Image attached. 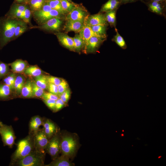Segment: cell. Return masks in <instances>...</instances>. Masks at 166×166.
<instances>
[{"label":"cell","mask_w":166,"mask_h":166,"mask_svg":"<svg viewBox=\"0 0 166 166\" xmlns=\"http://www.w3.org/2000/svg\"><path fill=\"white\" fill-rule=\"evenodd\" d=\"M19 20L5 16L0 18V49L13 40Z\"/></svg>","instance_id":"obj_1"},{"label":"cell","mask_w":166,"mask_h":166,"mask_svg":"<svg viewBox=\"0 0 166 166\" xmlns=\"http://www.w3.org/2000/svg\"><path fill=\"white\" fill-rule=\"evenodd\" d=\"M34 149L33 134L29 133L26 137L18 143L17 148L11 156L10 165H14Z\"/></svg>","instance_id":"obj_2"},{"label":"cell","mask_w":166,"mask_h":166,"mask_svg":"<svg viewBox=\"0 0 166 166\" xmlns=\"http://www.w3.org/2000/svg\"><path fill=\"white\" fill-rule=\"evenodd\" d=\"M45 156V152L35 149L29 155L16 162L14 165L18 166H43Z\"/></svg>","instance_id":"obj_3"},{"label":"cell","mask_w":166,"mask_h":166,"mask_svg":"<svg viewBox=\"0 0 166 166\" xmlns=\"http://www.w3.org/2000/svg\"><path fill=\"white\" fill-rule=\"evenodd\" d=\"M77 146V140L72 136L68 135L61 136L60 148L62 155L70 158L75 153Z\"/></svg>","instance_id":"obj_4"},{"label":"cell","mask_w":166,"mask_h":166,"mask_svg":"<svg viewBox=\"0 0 166 166\" xmlns=\"http://www.w3.org/2000/svg\"><path fill=\"white\" fill-rule=\"evenodd\" d=\"M61 135L58 131L49 140L45 149L53 160L58 157L61 152Z\"/></svg>","instance_id":"obj_5"},{"label":"cell","mask_w":166,"mask_h":166,"mask_svg":"<svg viewBox=\"0 0 166 166\" xmlns=\"http://www.w3.org/2000/svg\"><path fill=\"white\" fill-rule=\"evenodd\" d=\"M0 134L4 146L12 148L16 138L12 126L3 124L0 129Z\"/></svg>","instance_id":"obj_6"},{"label":"cell","mask_w":166,"mask_h":166,"mask_svg":"<svg viewBox=\"0 0 166 166\" xmlns=\"http://www.w3.org/2000/svg\"><path fill=\"white\" fill-rule=\"evenodd\" d=\"M32 14L36 21L40 25L53 18H60L61 15L57 11L53 9L49 11H44L40 10L32 12Z\"/></svg>","instance_id":"obj_7"},{"label":"cell","mask_w":166,"mask_h":166,"mask_svg":"<svg viewBox=\"0 0 166 166\" xmlns=\"http://www.w3.org/2000/svg\"><path fill=\"white\" fill-rule=\"evenodd\" d=\"M33 134L35 149L41 152H45V150L49 139L45 135L43 129L40 128Z\"/></svg>","instance_id":"obj_8"},{"label":"cell","mask_w":166,"mask_h":166,"mask_svg":"<svg viewBox=\"0 0 166 166\" xmlns=\"http://www.w3.org/2000/svg\"><path fill=\"white\" fill-rule=\"evenodd\" d=\"M26 4H18L16 2L13 3L5 16L23 20Z\"/></svg>","instance_id":"obj_9"},{"label":"cell","mask_w":166,"mask_h":166,"mask_svg":"<svg viewBox=\"0 0 166 166\" xmlns=\"http://www.w3.org/2000/svg\"><path fill=\"white\" fill-rule=\"evenodd\" d=\"M62 23L60 18L55 17L48 20L39 26L34 28L48 31H57L60 29Z\"/></svg>","instance_id":"obj_10"},{"label":"cell","mask_w":166,"mask_h":166,"mask_svg":"<svg viewBox=\"0 0 166 166\" xmlns=\"http://www.w3.org/2000/svg\"><path fill=\"white\" fill-rule=\"evenodd\" d=\"M88 14L85 9L78 6L68 13L66 18L67 20L84 21Z\"/></svg>","instance_id":"obj_11"},{"label":"cell","mask_w":166,"mask_h":166,"mask_svg":"<svg viewBox=\"0 0 166 166\" xmlns=\"http://www.w3.org/2000/svg\"><path fill=\"white\" fill-rule=\"evenodd\" d=\"M104 38L93 36L91 37L85 45L84 51L86 53L95 52L102 42Z\"/></svg>","instance_id":"obj_12"},{"label":"cell","mask_w":166,"mask_h":166,"mask_svg":"<svg viewBox=\"0 0 166 166\" xmlns=\"http://www.w3.org/2000/svg\"><path fill=\"white\" fill-rule=\"evenodd\" d=\"M85 25L89 26L106 25V21L105 16L101 14H97L88 16L84 21Z\"/></svg>","instance_id":"obj_13"},{"label":"cell","mask_w":166,"mask_h":166,"mask_svg":"<svg viewBox=\"0 0 166 166\" xmlns=\"http://www.w3.org/2000/svg\"><path fill=\"white\" fill-rule=\"evenodd\" d=\"M42 125L44 132L49 140L57 132L55 124L49 119H43Z\"/></svg>","instance_id":"obj_14"},{"label":"cell","mask_w":166,"mask_h":166,"mask_svg":"<svg viewBox=\"0 0 166 166\" xmlns=\"http://www.w3.org/2000/svg\"><path fill=\"white\" fill-rule=\"evenodd\" d=\"M55 34L62 45L70 50L74 51V42L73 38L62 33H58Z\"/></svg>","instance_id":"obj_15"},{"label":"cell","mask_w":166,"mask_h":166,"mask_svg":"<svg viewBox=\"0 0 166 166\" xmlns=\"http://www.w3.org/2000/svg\"><path fill=\"white\" fill-rule=\"evenodd\" d=\"M85 26L84 21L67 20L64 28L67 31L79 32Z\"/></svg>","instance_id":"obj_16"},{"label":"cell","mask_w":166,"mask_h":166,"mask_svg":"<svg viewBox=\"0 0 166 166\" xmlns=\"http://www.w3.org/2000/svg\"><path fill=\"white\" fill-rule=\"evenodd\" d=\"M69 158L68 156L62 155L53 160L49 164L45 166H72L74 164L69 160Z\"/></svg>","instance_id":"obj_17"},{"label":"cell","mask_w":166,"mask_h":166,"mask_svg":"<svg viewBox=\"0 0 166 166\" xmlns=\"http://www.w3.org/2000/svg\"><path fill=\"white\" fill-rule=\"evenodd\" d=\"M43 121V118L38 115L33 117L29 122V133H34L38 131L42 125Z\"/></svg>","instance_id":"obj_18"},{"label":"cell","mask_w":166,"mask_h":166,"mask_svg":"<svg viewBox=\"0 0 166 166\" xmlns=\"http://www.w3.org/2000/svg\"><path fill=\"white\" fill-rule=\"evenodd\" d=\"M79 32V34L84 42L85 45L89 40L92 37L97 36L103 38L94 32L90 26L86 25H85Z\"/></svg>","instance_id":"obj_19"},{"label":"cell","mask_w":166,"mask_h":166,"mask_svg":"<svg viewBox=\"0 0 166 166\" xmlns=\"http://www.w3.org/2000/svg\"><path fill=\"white\" fill-rule=\"evenodd\" d=\"M12 69L14 73H21L24 71L27 67V63L25 61L18 59L10 63Z\"/></svg>","instance_id":"obj_20"},{"label":"cell","mask_w":166,"mask_h":166,"mask_svg":"<svg viewBox=\"0 0 166 166\" xmlns=\"http://www.w3.org/2000/svg\"><path fill=\"white\" fill-rule=\"evenodd\" d=\"M12 90L8 85L0 83V100H6L9 99L11 95Z\"/></svg>","instance_id":"obj_21"},{"label":"cell","mask_w":166,"mask_h":166,"mask_svg":"<svg viewBox=\"0 0 166 166\" xmlns=\"http://www.w3.org/2000/svg\"><path fill=\"white\" fill-rule=\"evenodd\" d=\"M21 94V96L24 98L33 97L32 81L29 80L25 82Z\"/></svg>","instance_id":"obj_22"},{"label":"cell","mask_w":166,"mask_h":166,"mask_svg":"<svg viewBox=\"0 0 166 166\" xmlns=\"http://www.w3.org/2000/svg\"><path fill=\"white\" fill-rule=\"evenodd\" d=\"M27 24L22 20H19L16 28L13 40L21 36L28 29Z\"/></svg>","instance_id":"obj_23"},{"label":"cell","mask_w":166,"mask_h":166,"mask_svg":"<svg viewBox=\"0 0 166 166\" xmlns=\"http://www.w3.org/2000/svg\"><path fill=\"white\" fill-rule=\"evenodd\" d=\"M120 3V0H109L103 5L101 11L107 12L114 10L118 7Z\"/></svg>","instance_id":"obj_24"},{"label":"cell","mask_w":166,"mask_h":166,"mask_svg":"<svg viewBox=\"0 0 166 166\" xmlns=\"http://www.w3.org/2000/svg\"><path fill=\"white\" fill-rule=\"evenodd\" d=\"M24 72L28 76L35 77L42 73V70L36 65L26 67Z\"/></svg>","instance_id":"obj_25"},{"label":"cell","mask_w":166,"mask_h":166,"mask_svg":"<svg viewBox=\"0 0 166 166\" xmlns=\"http://www.w3.org/2000/svg\"><path fill=\"white\" fill-rule=\"evenodd\" d=\"M46 0H30L28 3L32 12L37 11L41 9Z\"/></svg>","instance_id":"obj_26"},{"label":"cell","mask_w":166,"mask_h":166,"mask_svg":"<svg viewBox=\"0 0 166 166\" xmlns=\"http://www.w3.org/2000/svg\"><path fill=\"white\" fill-rule=\"evenodd\" d=\"M46 2L52 9L57 11L61 15L66 14L63 10L60 1L58 0H46Z\"/></svg>","instance_id":"obj_27"},{"label":"cell","mask_w":166,"mask_h":166,"mask_svg":"<svg viewBox=\"0 0 166 166\" xmlns=\"http://www.w3.org/2000/svg\"><path fill=\"white\" fill-rule=\"evenodd\" d=\"M34 81L37 85L43 89L45 90L47 88L48 83L47 76L42 74L36 77Z\"/></svg>","instance_id":"obj_28"},{"label":"cell","mask_w":166,"mask_h":166,"mask_svg":"<svg viewBox=\"0 0 166 166\" xmlns=\"http://www.w3.org/2000/svg\"><path fill=\"white\" fill-rule=\"evenodd\" d=\"M74 42V51L79 52L85 45L84 42L79 34L73 38Z\"/></svg>","instance_id":"obj_29"},{"label":"cell","mask_w":166,"mask_h":166,"mask_svg":"<svg viewBox=\"0 0 166 166\" xmlns=\"http://www.w3.org/2000/svg\"><path fill=\"white\" fill-rule=\"evenodd\" d=\"M16 77L14 73L8 74L3 78L1 82L8 85L12 90L14 89Z\"/></svg>","instance_id":"obj_30"},{"label":"cell","mask_w":166,"mask_h":166,"mask_svg":"<svg viewBox=\"0 0 166 166\" xmlns=\"http://www.w3.org/2000/svg\"><path fill=\"white\" fill-rule=\"evenodd\" d=\"M25 83L24 79L22 76L18 75L16 77L14 89L17 93H21Z\"/></svg>","instance_id":"obj_31"},{"label":"cell","mask_w":166,"mask_h":166,"mask_svg":"<svg viewBox=\"0 0 166 166\" xmlns=\"http://www.w3.org/2000/svg\"><path fill=\"white\" fill-rule=\"evenodd\" d=\"M106 25H99L91 26L92 30L96 34L102 37L105 38Z\"/></svg>","instance_id":"obj_32"},{"label":"cell","mask_w":166,"mask_h":166,"mask_svg":"<svg viewBox=\"0 0 166 166\" xmlns=\"http://www.w3.org/2000/svg\"><path fill=\"white\" fill-rule=\"evenodd\" d=\"M62 7L66 14L71 12L77 5L67 0H61L60 1Z\"/></svg>","instance_id":"obj_33"},{"label":"cell","mask_w":166,"mask_h":166,"mask_svg":"<svg viewBox=\"0 0 166 166\" xmlns=\"http://www.w3.org/2000/svg\"><path fill=\"white\" fill-rule=\"evenodd\" d=\"M33 97H40L45 93L44 89L39 87L34 81H32Z\"/></svg>","instance_id":"obj_34"},{"label":"cell","mask_w":166,"mask_h":166,"mask_svg":"<svg viewBox=\"0 0 166 166\" xmlns=\"http://www.w3.org/2000/svg\"><path fill=\"white\" fill-rule=\"evenodd\" d=\"M106 21L111 25H114L116 22V12L114 10L106 12L105 16Z\"/></svg>","instance_id":"obj_35"},{"label":"cell","mask_w":166,"mask_h":166,"mask_svg":"<svg viewBox=\"0 0 166 166\" xmlns=\"http://www.w3.org/2000/svg\"><path fill=\"white\" fill-rule=\"evenodd\" d=\"M32 12L28 5L26 4L24 10V14L23 21L27 24H30V22Z\"/></svg>","instance_id":"obj_36"},{"label":"cell","mask_w":166,"mask_h":166,"mask_svg":"<svg viewBox=\"0 0 166 166\" xmlns=\"http://www.w3.org/2000/svg\"><path fill=\"white\" fill-rule=\"evenodd\" d=\"M117 34L115 37L114 40L117 45L123 49L126 48L125 42L123 38L119 34L116 30Z\"/></svg>","instance_id":"obj_37"},{"label":"cell","mask_w":166,"mask_h":166,"mask_svg":"<svg viewBox=\"0 0 166 166\" xmlns=\"http://www.w3.org/2000/svg\"><path fill=\"white\" fill-rule=\"evenodd\" d=\"M9 71L8 65L0 61V79L7 75Z\"/></svg>","instance_id":"obj_38"},{"label":"cell","mask_w":166,"mask_h":166,"mask_svg":"<svg viewBox=\"0 0 166 166\" xmlns=\"http://www.w3.org/2000/svg\"><path fill=\"white\" fill-rule=\"evenodd\" d=\"M57 86L58 96L69 88V85L67 82L63 79L61 82Z\"/></svg>","instance_id":"obj_39"},{"label":"cell","mask_w":166,"mask_h":166,"mask_svg":"<svg viewBox=\"0 0 166 166\" xmlns=\"http://www.w3.org/2000/svg\"><path fill=\"white\" fill-rule=\"evenodd\" d=\"M71 96V91L69 88L63 92L58 96L65 103H67Z\"/></svg>","instance_id":"obj_40"},{"label":"cell","mask_w":166,"mask_h":166,"mask_svg":"<svg viewBox=\"0 0 166 166\" xmlns=\"http://www.w3.org/2000/svg\"><path fill=\"white\" fill-rule=\"evenodd\" d=\"M62 79L52 76H47V80L48 83H51L58 85L61 82Z\"/></svg>","instance_id":"obj_41"},{"label":"cell","mask_w":166,"mask_h":166,"mask_svg":"<svg viewBox=\"0 0 166 166\" xmlns=\"http://www.w3.org/2000/svg\"><path fill=\"white\" fill-rule=\"evenodd\" d=\"M42 100L49 109L54 111L56 100L49 99H42Z\"/></svg>","instance_id":"obj_42"},{"label":"cell","mask_w":166,"mask_h":166,"mask_svg":"<svg viewBox=\"0 0 166 166\" xmlns=\"http://www.w3.org/2000/svg\"><path fill=\"white\" fill-rule=\"evenodd\" d=\"M58 95L50 92H45L41 97L42 99H49L57 100L58 98Z\"/></svg>","instance_id":"obj_43"},{"label":"cell","mask_w":166,"mask_h":166,"mask_svg":"<svg viewBox=\"0 0 166 166\" xmlns=\"http://www.w3.org/2000/svg\"><path fill=\"white\" fill-rule=\"evenodd\" d=\"M65 105L66 104L59 98L56 100L54 111L56 112L59 111L63 108Z\"/></svg>","instance_id":"obj_44"},{"label":"cell","mask_w":166,"mask_h":166,"mask_svg":"<svg viewBox=\"0 0 166 166\" xmlns=\"http://www.w3.org/2000/svg\"><path fill=\"white\" fill-rule=\"evenodd\" d=\"M47 88L49 92L58 96L57 86L53 84L48 83Z\"/></svg>","instance_id":"obj_45"},{"label":"cell","mask_w":166,"mask_h":166,"mask_svg":"<svg viewBox=\"0 0 166 166\" xmlns=\"http://www.w3.org/2000/svg\"><path fill=\"white\" fill-rule=\"evenodd\" d=\"M162 6L160 2L152 1L148 4V7L150 9L154 12L155 10L158 7Z\"/></svg>","instance_id":"obj_46"},{"label":"cell","mask_w":166,"mask_h":166,"mask_svg":"<svg viewBox=\"0 0 166 166\" xmlns=\"http://www.w3.org/2000/svg\"><path fill=\"white\" fill-rule=\"evenodd\" d=\"M162 9L163 8L162 6H161L156 9L154 12L159 14L161 13L162 11Z\"/></svg>","instance_id":"obj_47"},{"label":"cell","mask_w":166,"mask_h":166,"mask_svg":"<svg viewBox=\"0 0 166 166\" xmlns=\"http://www.w3.org/2000/svg\"><path fill=\"white\" fill-rule=\"evenodd\" d=\"M16 2L18 4H28L26 0H15Z\"/></svg>","instance_id":"obj_48"},{"label":"cell","mask_w":166,"mask_h":166,"mask_svg":"<svg viewBox=\"0 0 166 166\" xmlns=\"http://www.w3.org/2000/svg\"><path fill=\"white\" fill-rule=\"evenodd\" d=\"M134 0H120V2H131L133 1Z\"/></svg>","instance_id":"obj_49"},{"label":"cell","mask_w":166,"mask_h":166,"mask_svg":"<svg viewBox=\"0 0 166 166\" xmlns=\"http://www.w3.org/2000/svg\"><path fill=\"white\" fill-rule=\"evenodd\" d=\"M152 1H155L158 2H163L165 1V0H151Z\"/></svg>","instance_id":"obj_50"},{"label":"cell","mask_w":166,"mask_h":166,"mask_svg":"<svg viewBox=\"0 0 166 166\" xmlns=\"http://www.w3.org/2000/svg\"><path fill=\"white\" fill-rule=\"evenodd\" d=\"M3 124V123H2V122L0 121V128H1V127L2 126Z\"/></svg>","instance_id":"obj_51"},{"label":"cell","mask_w":166,"mask_h":166,"mask_svg":"<svg viewBox=\"0 0 166 166\" xmlns=\"http://www.w3.org/2000/svg\"><path fill=\"white\" fill-rule=\"evenodd\" d=\"M30 0H26L27 2L28 3V2L30 1Z\"/></svg>","instance_id":"obj_52"},{"label":"cell","mask_w":166,"mask_h":166,"mask_svg":"<svg viewBox=\"0 0 166 166\" xmlns=\"http://www.w3.org/2000/svg\"><path fill=\"white\" fill-rule=\"evenodd\" d=\"M67 0L68 1H69L70 2H73L71 1V0Z\"/></svg>","instance_id":"obj_53"},{"label":"cell","mask_w":166,"mask_h":166,"mask_svg":"<svg viewBox=\"0 0 166 166\" xmlns=\"http://www.w3.org/2000/svg\"><path fill=\"white\" fill-rule=\"evenodd\" d=\"M59 0V1H61V0Z\"/></svg>","instance_id":"obj_54"}]
</instances>
